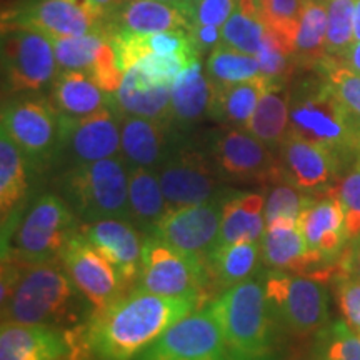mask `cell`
Instances as JSON below:
<instances>
[{"mask_svg": "<svg viewBox=\"0 0 360 360\" xmlns=\"http://www.w3.org/2000/svg\"><path fill=\"white\" fill-rule=\"evenodd\" d=\"M200 307L204 305L197 300L157 295L135 287L107 307L94 310L67 337L82 360H132L170 326Z\"/></svg>", "mask_w": 360, "mask_h": 360, "instance_id": "cell-1", "label": "cell"}, {"mask_svg": "<svg viewBox=\"0 0 360 360\" xmlns=\"http://www.w3.org/2000/svg\"><path fill=\"white\" fill-rule=\"evenodd\" d=\"M82 300L87 297L60 260L24 265L11 299L2 305V322L72 330L82 323Z\"/></svg>", "mask_w": 360, "mask_h": 360, "instance_id": "cell-2", "label": "cell"}, {"mask_svg": "<svg viewBox=\"0 0 360 360\" xmlns=\"http://www.w3.org/2000/svg\"><path fill=\"white\" fill-rule=\"evenodd\" d=\"M233 360H277V321L265 283L249 278L209 302Z\"/></svg>", "mask_w": 360, "mask_h": 360, "instance_id": "cell-3", "label": "cell"}, {"mask_svg": "<svg viewBox=\"0 0 360 360\" xmlns=\"http://www.w3.org/2000/svg\"><path fill=\"white\" fill-rule=\"evenodd\" d=\"M290 134L332 148L344 162L360 157V120L326 79L309 80L290 92Z\"/></svg>", "mask_w": 360, "mask_h": 360, "instance_id": "cell-4", "label": "cell"}, {"mask_svg": "<svg viewBox=\"0 0 360 360\" xmlns=\"http://www.w3.org/2000/svg\"><path fill=\"white\" fill-rule=\"evenodd\" d=\"M67 204L84 224L103 219L130 220L129 165L122 155L75 165L62 175Z\"/></svg>", "mask_w": 360, "mask_h": 360, "instance_id": "cell-5", "label": "cell"}, {"mask_svg": "<svg viewBox=\"0 0 360 360\" xmlns=\"http://www.w3.org/2000/svg\"><path fill=\"white\" fill-rule=\"evenodd\" d=\"M29 160V165L45 169L62 154L64 115L51 101L19 94L4 102L2 127Z\"/></svg>", "mask_w": 360, "mask_h": 360, "instance_id": "cell-6", "label": "cell"}, {"mask_svg": "<svg viewBox=\"0 0 360 360\" xmlns=\"http://www.w3.org/2000/svg\"><path fill=\"white\" fill-rule=\"evenodd\" d=\"M79 232V217L64 197L44 193L22 217L11 255L25 265L60 260Z\"/></svg>", "mask_w": 360, "mask_h": 360, "instance_id": "cell-7", "label": "cell"}, {"mask_svg": "<svg viewBox=\"0 0 360 360\" xmlns=\"http://www.w3.org/2000/svg\"><path fill=\"white\" fill-rule=\"evenodd\" d=\"M58 64L52 39L24 24L4 25L2 77L8 96L34 94L52 85Z\"/></svg>", "mask_w": 360, "mask_h": 360, "instance_id": "cell-8", "label": "cell"}, {"mask_svg": "<svg viewBox=\"0 0 360 360\" xmlns=\"http://www.w3.org/2000/svg\"><path fill=\"white\" fill-rule=\"evenodd\" d=\"M264 283L274 317L292 335L309 337L327 328V290L321 281L270 270Z\"/></svg>", "mask_w": 360, "mask_h": 360, "instance_id": "cell-9", "label": "cell"}, {"mask_svg": "<svg viewBox=\"0 0 360 360\" xmlns=\"http://www.w3.org/2000/svg\"><path fill=\"white\" fill-rule=\"evenodd\" d=\"M137 287L152 294L192 299L209 304L204 264L165 244L159 237H146L142 249V270Z\"/></svg>", "mask_w": 360, "mask_h": 360, "instance_id": "cell-10", "label": "cell"}, {"mask_svg": "<svg viewBox=\"0 0 360 360\" xmlns=\"http://www.w3.org/2000/svg\"><path fill=\"white\" fill-rule=\"evenodd\" d=\"M132 360H233L207 304L170 326Z\"/></svg>", "mask_w": 360, "mask_h": 360, "instance_id": "cell-11", "label": "cell"}, {"mask_svg": "<svg viewBox=\"0 0 360 360\" xmlns=\"http://www.w3.org/2000/svg\"><path fill=\"white\" fill-rule=\"evenodd\" d=\"M155 172L169 210L204 204L222 193L212 159L180 141Z\"/></svg>", "mask_w": 360, "mask_h": 360, "instance_id": "cell-12", "label": "cell"}, {"mask_svg": "<svg viewBox=\"0 0 360 360\" xmlns=\"http://www.w3.org/2000/svg\"><path fill=\"white\" fill-rule=\"evenodd\" d=\"M272 150L249 130L225 127L212 141L210 159L220 177L267 186L282 180L278 157Z\"/></svg>", "mask_w": 360, "mask_h": 360, "instance_id": "cell-13", "label": "cell"}, {"mask_svg": "<svg viewBox=\"0 0 360 360\" xmlns=\"http://www.w3.org/2000/svg\"><path fill=\"white\" fill-rule=\"evenodd\" d=\"M225 192L204 204L169 210L154 236L182 254L204 264L219 247Z\"/></svg>", "mask_w": 360, "mask_h": 360, "instance_id": "cell-14", "label": "cell"}, {"mask_svg": "<svg viewBox=\"0 0 360 360\" xmlns=\"http://www.w3.org/2000/svg\"><path fill=\"white\" fill-rule=\"evenodd\" d=\"M60 262L94 310L103 309L127 294L117 269L82 236L75 233L65 247Z\"/></svg>", "mask_w": 360, "mask_h": 360, "instance_id": "cell-15", "label": "cell"}, {"mask_svg": "<svg viewBox=\"0 0 360 360\" xmlns=\"http://www.w3.org/2000/svg\"><path fill=\"white\" fill-rule=\"evenodd\" d=\"M277 150L282 180L305 193L334 188L344 160L332 148L289 132Z\"/></svg>", "mask_w": 360, "mask_h": 360, "instance_id": "cell-16", "label": "cell"}, {"mask_svg": "<svg viewBox=\"0 0 360 360\" xmlns=\"http://www.w3.org/2000/svg\"><path fill=\"white\" fill-rule=\"evenodd\" d=\"M120 122L122 112L115 103L80 119L64 115V146L60 157H69L70 167H75L120 155Z\"/></svg>", "mask_w": 360, "mask_h": 360, "instance_id": "cell-17", "label": "cell"}, {"mask_svg": "<svg viewBox=\"0 0 360 360\" xmlns=\"http://www.w3.org/2000/svg\"><path fill=\"white\" fill-rule=\"evenodd\" d=\"M52 44L58 69L84 72L109 94H115L119 90L124 72L117 62L110 32L52 39Z\"/></svg>", "mask_w": 360, "mask_h": 360, "instance_id": "cell-18", "label": "cell"}, {"mask_svg": "<svg viewBox=\"0 0 360 360\" xmlns=\"http://www.w3.org/2000/svg\"><path fill=\"white\" fill-rule=\"evenodd\" d=\"M260 249L262 262L272 270L299 274L321 282L337 274V262H327L321 254L310 249L295 222L269 225L260 240Z\"/></svg>", "mask_w": 360, "mask_h": 360, "instance_id": "cell-19", "label": "cell"}, {"mask_svg": "<svg viewBox=\"0 0 360 360\" xmlns=\"http://www.w3.org/2000/svg\"><path fill=\"white\" fill-rule=\"evenodd\" d=\"M80 232L114 265L127 289L139 282L146 237L142 238V232L130 220L103 219L82 224Z\"/></svg>", "mask_w": 360, "mask_h": 360, "instance_id": "cell-20", "label": "cell"}, {"mask_svg": "<svg viewBox=\"0 0 360 360\" xmlns=\"http://www.w3.org/2000/svg\"><path fill=\"white\" fill-rule=\"evenodd\" d=\"M175 127L164 120L122 114L120 155L129 169L157 170L179 142Z\"/></svg>", "mask_w": 360, "mask_h": 360, "instance_id": "cell-21", "label": "cell"}, {"mask_svg": "<svg viewBox=\"0 0 360 360\" xmlns=\"http://www.w3.org/2000/svg\"><path fill=\"white\" fill-rule=\"evenodd\" d=\"M17 24L34 27L51 39L110 32L105 20L74 0H39L30 4L17 13Z\"/></svg>", "mask_w": 360, "mask_h": 360, "instance_id": "cell-22", "label": "cell"}, {"mask_svg": "<svg viewBox=\"0 0 360 360\" xmlns=\"http://www.w3.org/2000/svg\"><path fill=\"white\" fill-rule=\"evenodd\" d=\"M297 225L310 249L330 264L339 260L349 238L345 232L344 209L332 188L309 200Z\"/></svg>", "mask_w": 360, "mask_h": 360, "instance_id": "cell-23", "label": "cell"}, {"mask_svg": "<svg viewBox=\"0 0 360 360\" xmlns=\"http://www.w3.org/2000/svg\"><path fill=\"white\" fill-rule=\"evenodd\" d=\"M195 19V6L169 4L159 0H124L117 11L110 30L134 34H155L167 30H191Z\"/></svg>", "mask_w": 360, "mask_h": 360, "instance_id": "cell-24", "label": "cell"}, {"mask_svg": "<svg viewBox=\"0 0 360 360\" xmlns=\"http://www.w3.org/2000/svg\"><path fill=\"white\" fill-rule=\"evenodd\" d=\"M70 352V340L64 330L2 322L0 360H67Z\"/></svg>", "mask_w": 360, "mask_h": 360, "instance_id": "cell-25", "label": "cell"}, {"mask_svg": "<svg viewBox=\"0 0 360 360\" xmlns=\"http://www.w3.org/2000/svg\"><path fill=\"white\" fill-rule=\"evenodd\" d=\"M114 103L122 114L170 122L172 85L152 82L134 65L124 72L122 84L114 94Z\"/></svg>", "mask_w": 360, "mask_h": 360, "instance_id": "cell-26", "label": "cell"}, {"mask_svg": "<svg viewBox=\"0 0 360 360\" xmlns=\"http://www.w3.org/2000/svg\"><path fill=\"white\" fill-rule=\"evenodd\" d=\"M262 257L259 240H238L219 245L205 262L209 295L232 289L237 283L249 281Z\"/></svg>", "mask_w": 360, "mask_h": 360, "instance_id": "cell-27", "label": "cell"}, {"mask_svg": "<svg viewBox=\"0 0 360 360\" xmlns=\"http://www.w3.org/2000/svg\"><path fill=\"white\" fill-rule=\"evenodd\" d=\"M51 102L62 115L80 119L114 105V94L105 92L84 72L60 70L52 84Z\"/></svg>", "mask_w": 360, "mask_h": 360, "instance_id": "cell-28", "label": "cell"}, {"mask_svg": "<svg viewBox=\"0 0 360 360\" xmlns=\"http://www.w3.org/2000/svg\"><path fill=\"white\" fill-rule=\"evenodd\" d=\"M262 192H225L219 245L238 240H262L265 224Z\"/></svg>", "mask_w": 360, "mask_h": 360, "instance_id": "cell-29", "label": "cell"}, {"mask_svg": "<svg viewBox=\"0 0 360 360\" xmlns=\"http://www.w3.org/2000/svg\"><path fill=\"white\" fill-rule=\"evenodd\" d=\"M272 84L265 75L244 80L237 84L212 82V101H210V119L224 124L225 127L245 129L255 107Z\"/></svg>", "mask_w": 360, "mask_h": 360, "instance_id": "cell-30", "label": "cell"}, {"mask_svg": "<svg viewBox=\"0 0 360 360\" xmlns=\"http://www.w3.org/2000/svg\"><path fill=\"white\" fill-rule=\"evenodd\" d=\"M212 80L202 70L200 62L188 67L172 85V114L175 129H191L209 117L212 101Z\"/></svg>", "mask_w": 360, "mask_h": 360, "instance_id": "cell-31", "label": "cell"}, {"mask_svg": "<svg viewBox=\"0 0 360 360\" xmlns=\"http://www.w3.org/2000/svg\"><path fill=\"white\" fill-rule=\"evenodd\" d=\"M129 205L135 227L143 233V237L154 236L157 225L169 212L155 170L129 169Z\"/></svg>", "mask_w": 360, "mask_h": 360, "instance_id": "cell-32", "label": "cell"}, {"mask_svg": "<svg viewBox=\"0 0 360 360\" xmlns=\"http://www.w3.org/2000/svg\"><path fill=\"white\" fill-rule=\"evenodd\" d=\"M245 130L267 143L278 148L290 132V90L287 84H270L255 107Z\"/></svg>", "mask_w": 360, "mask_h": 360, "instance_id": "cell-33", "label": "cell"}, {"mask_svg": "<svg viewBox=\"0 0 360 360\" xmlns=\"http://www.w3.org/2000/svg\"><path fill=\"white\" fill-rule=\"evenodd\" d=\"M29 160L6 130L0 129V212L2 224L25 200L29 192Z\"/></svg>", "mask_w": 360, "mask_h": 360, "instance_id": "cell-34", "label": "cell"}, {"mask_svg": "<svg viewBox=\"0 0 360 360\" xmlns=\"http://www.w3.org/2000/svg\"><path fill=\"white\" fill-rule=\"evenodd\" d=\"M326 0H305L297 30L294 57L297 67L319 69L327 58Z\"/></svg>", "mask_w": 360, "mask_h": 360, "instance_id": "cell-35", "label": "cell"}, {"mask_svg": "<svg viewBox=\"0 0 360 360\" xmlns=\"http://www.w3.org/2000/svg\"><path fill=\"white\" fill-rule=\"evenodd\" d=\"M205 72L215 84H237L262 75L257 57L237 51L224 42L210 51Z\"/></svg>", "mask_w": 360, "mask_h": 360, "instance_id": "cell-36", "label": "cell"}, {"mask_svg": "<svg viewBox=\"0 0 360 360\" xmlns=\"http://www.w3.org/2000/svg\"><path fill=\"white\" fill-rule=\"evenodd\" d=\"M304 2L305 0H255V13L267 29L294 49Z\"/></svg>", "mask_w": 360, "mask_h": 360, "instance_id": "cell-37", "label": "cell"}, {"mask_svg": "<svg viewBox=\"0 0 360 360\" xmlns=\"http://www.w3.org/2000/svg\"><path fill=\"white\" fill-rule=\"evenodd\" d=\"M327 6V57L339 58L354 44L355 0H326Z\"/></svg>", "mask_w": 360, "mask_h": 360, "instance_id": "cell-38", "label": "cell"}, {"mask_svg": "<svg viewBox=\"0 0 360 360\" xmlns=\"http://www.w3.org/2000/svg\"><path fill=\"white\" fill-rule=\"evenodd\" d=\"M312 197L305 195V192L285 182L278 180L274 182L265 197V224L274 225L277 222H299L300 214L309 204Z\"/></svg>", "mask_w": 360, "mask_h": 360, "instance_id": "cell-39", "label": "cell"}, {"mask_svg": "<svg viewBox=\"0 0 360 360\" xmlns=\"http://www.w3.org/2000/svg\"><path fill=\"white\" fill-rule=\"evenodd\" d=\"M257 58L262 75L274 84H287L297 69L292 45L287 44L270 29L265 30L264 42L257 53Z\"/></svg>", "mask_w": 360, "mask_h": 360, "instance_id": "cell-40", "label": "cell"}, {"mask_svg": "<svg viewBox=\"0 0 360 360\" xmlns=\"http://www.w3.org/2000/svg\"><path fill=\"white\" fill-rule=\"evenodd\" d=\"M265 30L267 27L260 22V19L237 8L222 27V42L237 51L257 57L260 47H262Z\"/></svg>", "mask_w": 360, "mask_h": 360, "instance_id": "cell-41", "label": "cell"}, {"mask_svg": "<svg viewBox=\"0 0 360 360\" xmlns=\"http://www.w3.org/2000/svg\"><path fill=\"white\" fill-rule=\"evenodd\" d=\"M317 70L323 75L350 114L360 120V74L344 67L334 57H327Z\"/></svg>", "mask_w": 360, "mask_h": 360, "instance_id": "cell-42", "label": "cell"}, {"mask_svg": "<svg viewBox=\"0 0 360 360\" xmlns=\"http://www.w3.org/2000/svg\"><path fill=\"white\" fill-rule=\"evenodd\" d=\"M332 191L344 209L347 238L352 242L360 240V157L354 160L352 167Z\"/></svg>", "mask_w": 360, "mask_h": 360, "instance_id": "cell-43", "label": "cell"}, {"mask_svg": "<svg viewBox=\"0 0 360 360\" xmlns=\"http://www.w3.org/2000/svg\"><path fill=\"white\" fill-rule=\"evenodd\" d=\"M317 347L330 360H360V335L354 334L345 322L323 328Z\"/></svg>", "mask_w": 360, "mask_h": 360, "instance_id": "cell-44", "label": "cell"}, {"mask_svg": "<svg viewBox=\"0 0 360 360\" xmlns=\"http://www.w3.org/2000/svg\"><path fill=\"white\" fill-rule=\"evenodd\" d=\"M334 289L344 322L354 334L360 335V276L339 272L334 278Z\"/></svg>", "mask_w": 360, "mask_h": 360, "instance_id": "cell-45", "label": "cell"}, {"mask_svg": "<svg viewBox=\"0 0 360 360\" xmlns=\"http://www.w3.org/2000/svg\"><path fill=\"white\" fill-rule=\"evenodd\" d=\"M238 8V0H199L195 4L197 27H222Z\"/></svg>", "mask_w": 360, "mask_h": 360, "instance_id": "cell-46", "label": "cell"}, {"mask_svg": "<svg viewBox=\"0 0 360 360\" xmlns=\"http://www.w3.org/2000/svg\"><path fill=\"white\" fill-rule=\"evenodd\" d=\"M74 2L87 7L89 11H92L96 15H98L102 20H105L110 25L117 11L124 4V0H74Z\"/></svg>", "mask_w": 360, "mask_h": 360, "instance_id": "cell-47", "label": "cell"}, {"mask_svg": "<svg viewBox=\"0 0 360 360\" xmlns=\"http://www.w3.org/2000/svg\"><path fill=\"white\" fill-rule=\"evenodd\" d=\"M339 267L340 270H345V272L360 276V244L352 250L342 252V255L339 257Z\"/></svg>", "mask_w": 360, "mask_h": 360, "instance_id": "cell-48", "label": "cell"}, {"mask_svg": "<svg viewBox=\"0 0 360 360\" xmlns=\"http://www.w3.org/2000/svg\"><path fill=\"white\" fill-rule=\"evenodd\" d=\"M339 62L352 72L360 74V40H355V42L350 45L349 51L339 58Z\"/></svg>", "mask_w": 360, "mask_h": 360, "instance_id": "cell-49", "label": "cell"}, {"mask_svg": "<svg viewBox=\"0 0 360 360\" xmlns=\"http://www.w3.org/2000/svg\"><path fill=\"white\" fill-rule=\"evenodd\" d=\"M292 360H330L327 357L326 354L322 352L321 349L315 347L314 350H310V352H305V354H300V355H295Z\"/></svg>", "mask_w": 360, "mask_h": 360, "instance_id": "cell-50", "label": "cell"}, {"mask_svg": "<svg viewBox=\"0 0 360 360\" xmlns=\"http://www.w3.org/2000/svg\"><path fill=\"white\" fill-rule=\"evenodd\" d=\"M360 40V0H355L354 7V42Z\"/></svg>", "mask_w": 360, "mask_h": 360, "instance_id": "cell-51", "label": "cell"}, {"mask_svg": "<svg viewBox=\"0 0 360 360\" xmlns=\"http://www.w3.org/2000/svg\"><path fill=\"white\" fill-rule=\"evenodd\" d=\"M159 2H169V4H188V6H195L192 0H159Z\"/></svg>", "mask_w": 360, "mask_h": 360, "instance_id": "cell-52", "label": "cell"}, {"mask_svg": "<svg viewBox=\"0 0 360 360\" xmlns=\"http://www.w3.org/2000/svg\"><path fill=\"white\" fill-rule=\"evenodd\" d=\"M192 2H193V4H197V2H199V0H192Z\"/></svg>", "mask_w": 360, "mask_h": 360, "instance_id": "cell-53", "label": "cell"}]
</instances>
